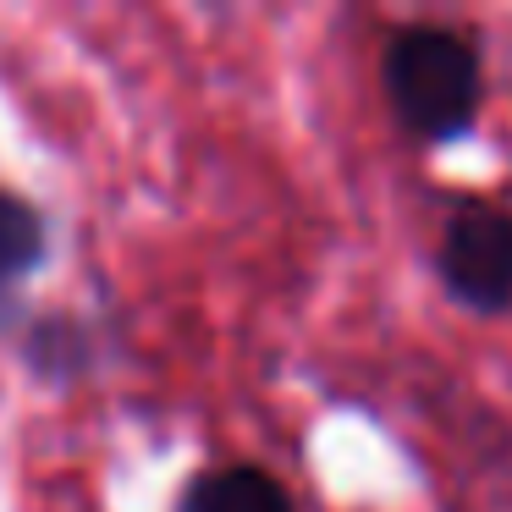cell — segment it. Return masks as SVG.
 Here are the masks:
<instances>
[{
	"label": "cell",
	"instance_id": "cell-1",
	"mask_svg": "<svg viewBox=\"0 0 512 512\" xmlns=\"http://www.w3.org/2000/svg\"><path fill=\"white\" fill-rule=\"evenodd\" d=\"M380 89L402 133H413L419 144H457L463 133H474L485 105L479 45L441 23H408L386 39Z\"/></svg>",
	"mask_w": 512,
	"mask_h": 512
},
{
	"label": "cell",
	"instance_id": "cell-2",
	"mask_svg": "<svg viewBox=\"0 0 512 512\" xmlns=\"http://www.w3.org/2000/svg\"><path fill=\"white\" fill-rule=\"evenodd\" d=\"M435 270L452 303L474 314H507L512 309V210L501 204H463L446 221Z\"/></svg>",
	"mask_w": 512,
	"mask_h": 512
},
{
	"label": "cell",
	"instance_id": "cell-3",
	"mask_svg": "<svg viewBox=\"0 0 512 512\" xmlns=\"http://www.w3.org/2000/svg\"><path fill=\"white\" fill-rule=\"evenodd\" d=\"M182 512H292V496L265 474V468H210L188 485L182 496Z\"/></svg>",
	"mask_w": 512,
	"mask_h": 512
},
{
	"label": "cell",
	"instance_id": "cell-4",
	"mask_svg": "<svg viewBox=\"0 0 512 512\" xmlns=\"http://www.w3.org/2000/svg\"><path fill=\"white\" fill-rule=\"evenodd\" d=\"M45 248H50L45 215L23 193L0 188V309H12L17 287L45 265Z\"/></svg>",
	"mask_w": 512,
	"mask_h": 512
}]
</instances>
